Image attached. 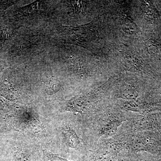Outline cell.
<instances>
[{
	"mask_svg": "<svg viewBox=\"0 0 161 161\" xmlns=\"http://www.w3.org/2000/svg\"><path fill=\"white\" fill-rule=\"evenodd\" d=\"M16 159L17 161H30L28 154L22 150L16 152Z\"/></svg>",
	"mask_w": 161,
	"mask_h": 161,
	"instance_id": "ba28073f",
	"label": "cell"
},
{
	"mask_svg": "<svg viewBox=\"0 0 161 161\" xmlns=\"http://www.w3.org/2000/svg\"><path fill=\"white\" fill-rule=\"evenodd\" d=\"M148 44L149 49L152 53L161 55V46L158 43L153 40H150Z\"/></svg>",
	"mask_w": 161,
	"mask_h": 161,
	"instance_id": "52a82bcc",
	"label": "cell"
},
{
	"mask_svg": "<svg viewBox=\"0 0 161 161\" xmlns=\"http://www.w3.org/2000/svg\"><path fill=\"white\" fill-rule=\"evenodd\" d=\"M112 161H139L137 155L130 152L122 151L117 158Z\"/></svg>",
	"mask_w": 161,
	"mask_h": 161,
	"instance_id": "5b68a950",
	"label": "cell"
},
{
	"mask_svg": "<svg viewBox=\"0 0 161 161\" xmlns=\"http://www.w3.org/2000/svg\"><path fill=\"white\" fill-rule=\"evenodd\" d=\"M64 132L67 145L71 148H77L79 144V141L75 131L69 127H67L64 128Z\"/></svg>",
	"mask_w": 161,
	"mask_h": 161,
	"instance_id": "3957f363",
	"label": "cell"
},
{
	"mask_svg": "<svg viewBox=\"0 0 161 161\" xmlns=\"http://www.w3.org/2000/svg\"><path fill=\"white\" fill-rule=\"evenodd\" d=\"M130 150L135 152L161 154V134L145 131L138 134L130 144Z\"/></svg>",
	"mask_w": 161,
	"mask_h": 161,
	"instance_id": "7a4b0ae2",
	"label": "cell"
},
{
	"mask_svg": "<svg viewBox=\"0 0 161 161\" xmlns=\"http://www.w3.org/2000/svg\"><path fill=\"white\" fill-rule=\"evenodd\" d=\"M43 155L45 161H71L60 157L57 154L43 150Z\"/></svg>",
	"mask_w": 161,
	"mask_h": 161,
	"instance_id": "8992f818",
	"label": "cell"
},
{
	"mask_svg": "<svg viewBox=\"0 0 161 161\" xmlns=\"http://www.w3.org/2000/svg\"><path fill=\"white\" fill-rule=\"evenodd\" d=\"M137 155L139 161H161V154H154L142 152Z\"/></svg>",
	"mask_w": 161,
	"mask_h": 161,
	"instance_id": "277c9868",
	"label": "cell"
},
{
	"mask_svg": "<svg viewBox=\"0 0 161 161\" xmlns=\"http://www.w3.org/2000/svg\"><path fill=\"white\" fill-rule=\"evenodd\" d=\"M58 1H35L16 11L19 24L28 28L49 27L54 23Z\"/></svg>",
	"mask_w": 161,
	"mask_h": 161,
	"instance_id": "6da1fadb",
	"label": "cell"
}]
</instances>
